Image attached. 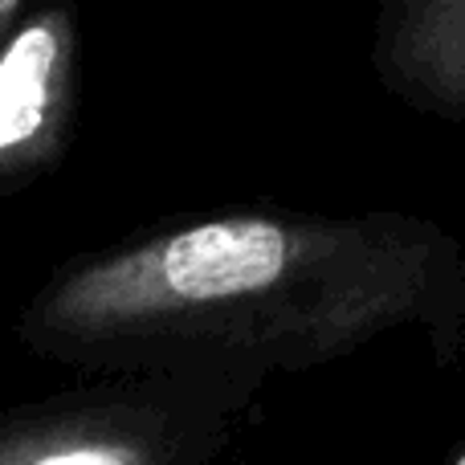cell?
<instances>
[{
	"label": "cell",
	"instance_id": "obj_1",
	"mask_svg": "<svg viewBox=\"0 0 465 465\" xmlns=\"http://www.w3.org/2000/svg\"><path fill=\"white\" fill-rule=\"evenodd\" d=\"M25 351L86 376L225 371L270 384L417 331L465 360V245L417 213H188L65 257L16 311Z\"/></svg>",
	"mask_w": 465,
	"mask_h": 465
},
{
	"label": "cell",
	"instance_id": "obj_2",
	"mask_svg": "<svg viewBox=\"0 0 465 465\" xmlns=\"http://www.w3.org/2000/svg\"><path fill=\"white\" fill-rule=\"evenodd\" d=\"M262 392L225 371L90 376L0 412V465H217Z\"/></svg>",
	"mask_w": 465,
	"mask_h": 465
},
{
	"label": "cell",
	"instance_id": "obj_3",
	"mask_svg": "<svg viewBox=\"0 0 465 465\" xmlns=\"http://www.w3.org/2000/svg\"><path fill=\"white\" fill-rule=\"evenodd\" d=\"M82 103L78 5H33L0 54V201L65 163Z\"/></svg>",
	"mask_w": 465,
	"mask_h": 465
},
{
	"label": "cell",
	"instance_id": "obj_4",
	"mask_svg": "<svg viewBox=\"0 0 465 465\" xmlns=\"http://www.w3.org/2000/svg\"><path fill=\"white\" fill-rule=\"evenodd\" d=\"M368 62L401 106L465 123V0H384Z\"/></svg>",
	"mask_w": 465,
	"mask_h": 465
},
{
	"label": "cell",
	"instance_id": "obj_5",
	"mask_svg": "<svg viewBox=\"0 0 465 465\" xmlns=\"http://www.w3.org/2000/svg\"><path fill=\"white\" fill-rule=\"evenodd\" d=\"M29 13H33L29 0H0V54L8 49V41L16 37V29L25 25Z\"/></svg>",
	"mask_w": 465,
	"mask_h": 465
},
{
	"label": "cell",
	"instance_id": "obj_6",
	"mask_svg": "<svg viewBox=\"0 0 465 465\" xmlns=\"http://www.w3.org/2000/svg\"><path fill=\"white\" fill-rule=\"evenodd\" d=\"M450 465H465V441L458 445V453H453V458H450Z\"/></svg>",
	"mask_w": 465,
	"mask_h": 465
}]
</instances>
